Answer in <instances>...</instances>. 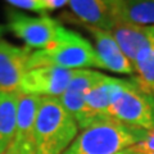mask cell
Instances as JSON below:
<instances>
[{
    "instance_id": "21",
    "label": "cell",
    "mask_w": 154,
    "mask_h": 154,
    "mask_svg": "<svg viewBox=\"0 0 154 154\" xmlns=\"http://www.w3.org/2000/svg\"><path fill=\"white\" fill-rule=\"evenodd\" d=\"M0 35H2V28H0Z\"/></svg>"
},
{
    "instance_id": "2",
    "label": "cell",
    "mask_w": 154,
    "mask_h": 154,
    "mask_svg": "<svg viewBox=\"0 0 154 154\" xmlns=\"http://www.w3.org/2000/svg\"><path fill=\"white\" fill-rule=\"evenodd\" d=\"M146 130L109 121L82 130L63 154H118L134 146Z\"/></svg>"
},
{
    "instance_id": "19",
    "label": "cell",
    "mask_w": 154,
    "mask_h": 154,
    "mask_svg": "<svg viewBox=\"0 0 154 154\" xmlns=\"http://www.w3.org/2000/svg\"><path fill=\"white\" fill-rule=\"evenodd\" d=\"M118 154H132L131 153V149H126V150H123V152H121V153H118Z\"/></svg>"
},
{
    "instance_id": "7",
    "label": "cell",
    "mask_w": 154,
    "mask_h": 154,
    "mask_svg": "<svg viewBox=\"0 0 154 154\" xmlns=\"http://www.w3.org/2000/svg\"><path fill=\"white\" fill-rule=\"evenodd\" d=\"M32 51L0 40V94L21 93V84L28 72Z\"/></svg>"
},
{
    "instance_id": "8",
    "label": "cell",
    "mask_w": 154,
    "mask_h": 154,
    "mask_svg": "<svg viewBox=\"0 0 154 154\" xmlns=\"http://www.w3.org/2000/svg\"><path fill=\"white\" fill-rule=\"evenodd\" d=\"M42 96L19 94L17 123L13 141L8 150L16 154H35L36 117Z\"/></svg>"
},
{
    "instance_id": "3",
    "label": "cell",
    "mask_w": 154,
    "mask_h": 154,
    "mask_svg": "<svg viewBox=\"0 0 154 154\" xmlns=\"http://www.w3.org/2000/svg\"><path fill=\"white\" fill-rule=\"evenodd\" d=\"M109 114L116 122L149 131L154 128V96L143 90L135 79H114Z\"/></svg>"
},
{
    "instance_id": "4",
    "label": "cell",
    "mask_w": 154,
    "mask_h": 154,
    "mask_svg": "<svg viewBox=\"0 0 154 154\" xmlns=\"http://www.w3.org/2000/svg\"><path fill=\"white\" fill-rule=\"evenodd\" d=\"M38 67H57L64 69H86L88 67L103 68L95 48L77 32L68 30L63 41L50 49L31 54L28 71Z\"/></svg>"
},
{
    "instance_id": "13",
    "label": "cell",
    "mask_w": 154,
    "mask_h": 154,
    "mask_svg": "<svg viewBox=\"0 0 154 154\" xmlns=\"http://www.w3.org/2000/svg\"><path fill=\"white\" fill-rule=\"evenodd\" d=\"M110 8L117 25L141 27L154 25V0H112Z\"/></svg>"
},
{
    "instance_id": "5",
    "label": "cell",
    "mask_w": 154,
    "mask_h": 154,
    "mask_svg": "<svg viewBox=\"0 0 154 154\" xmlns=\"http://www.w3.org/2000/svg\"><path fill=\"white\" fill-rule=\"evenodd\" d=\"M8 28L28 49L45 50L64 40L68 30L49 16L31 17L19 12L8 13Z\"/></svg>"
},
{
    "instance_id": "11",
    "label": "cell",
    "mask_w": 154,
    "mask_h": 154,
    "mask_svg": "<svg viewBox=\"0 0 154 154\" xmlns=\"http://www.w3.org/2000/svg\"><path fill=\"white\" fill-rule=\"evenodd\" d=\"M110 2L112 0H71L67 7L86 27L112 31L117 23L112 16Z\"/></svg>"
},
{
    "instance_id": "12",
    "label": "cell",
    "mask_w": 154,
    "mask_h": 154,
    "mask_svg": "<svg viewBox=\"0 0 154 154\" xmlns=\"http://www.w3.org/2000/svg\"><path fill=\"white\" fill-rule=\"evenodd\" d=\"M104 77L105 75L96 71L77 69L75 77L72 79L64 94L59 98L64 109L75 119L79 118L81 110H82L85 96L88 94V91L93 89L96 84H99Z\"/></svg>"
},
{
    "instance_id": "18",
    "label": "cell",
    "mask_w": 154,
    "mask_h": 154,
    "mask_svg": "<svg viewBox=\"0 0 154 154\" xmlns=\"http://www.w3.org/2000/svg\"><path fill=\"white\" fill-rule=\"evenodd\" d=\"M130 149L132 154H154V128L149 130L145 136Z\"/></svg>"
},
{
    "instance_id": "9",
    "label": "cell",
    "mask_w": 154,
    "mask_h": 154,
    "mask_svg": "<svg viewBox=\"0 0 154 154\" xmlns=\"http://www.w3.org/2000/svg\"><path fill=\"white\" fill-rule=\"evenodd\" d=\"M114 82V77L105 76L104 79L96 84L93 89L88 91L85 96L82 110L76 119L80 128H88L94 125L113 121L109 114V102L110 90Z\"/></svg>"
},
{
    "instance_id": "15",
    "label": "cell",
    "mask_w": 154,
    "mask_h": 154,
    "mask_svg": "<svg viewBox=\"0 0 154 154\" xmlns=\"http://www.w3.org/2000/svg\"><path fill=\"white\" fill-rule=\"evenodd\" d=\"M19 94H0V154L5 153L13 141Z\"/></svg>"
},
{
    "instance_id": "6",
    "label": "cell",
    "mask_w": 154,
    "mask_h": 154,
    "mask_svg": "<svg viewBox=\"0 0 154 154\" xmlns=\"http://www.w3.org/2000/svg\"><path fill=\"white\" fill-rule=\"evenodd\" d=\"M77 69L38 67L30 69L21 84V94L42 98H60L75 77Z\"/></svg>"
},
{
    "instance_id": "10",
    "label": "cell",
    "mask_w": 154,
    "mask_h": 154,
    "mask_svg": "<svg viewBox=\"0 0 154 154\" xmlns=\"http://www.w3.org/2000/svg\"><path fill=\"white\" fill-rule=\"evenodd\" d=\"M95 40V51L102 67L114 73L132 75L135 73L134 63L123 54L110 31L88 27Z\"/></svg>"
},
{
    "instance_id": "17",
    "label": "cell",
    "mask_w": 154,
    "mask_h": 154,
    "mask_svg": "<svg viewBox=\"0 0 154 154\" xmlns=\"http://www.w3.org/2000/svg\"><path fill=\"white\" fill-rule=\"evenodd\" d=\"M7 4L19 9H26V11L38 13L41 16H46L49 13L45 0H9V2H7Z\"/></svg>"
},
{
    "instance_id": "20",
    "label": "cell",
    "mask_w": 154,
    "mask_h": 154,
    "mask_svg": "<svg viewBox=\"0 0 154 154\" xmlns=\"http://www.w3.org/2000/svg\"><path fill=\"white\" fill-rule=\"evenodd\" d=\"M4 154H16V153H13V152H9V150H7V152L4 153Z\"/></svg>"
},
{
    "instance_id": "16",
    "label": "cell",
    "mask_w": 154,
    "mask_h": 154,
    "mask_svg": "<svg viewBox=\"0 0 154 154\" xmlns=\"http://www.w3.org/2000/svg\"><path fill=\"white\" fill-rule=\"evenodd\" d=\"M136 82L143 90L154 96V41L148 42L137 51L134 60Z\"/></svg>"
},
{
    "instance_id": "14",
    "label": "cell",
    "mask_w": 154,
    "mask_h": 154,
    "mask_svg": "<svg viewBox=\"0 0 154 154\" xmlns=\"http://www.w3.org/2000/svg\"><path fill=\"white\" fill-rule=\"evenodd\" d=\"M110 33L116 38L123 54L134 63L137 51L148 42L154 41V26H126L117 25Z\"/></svg>"
},
{
    "instance_id": "1",
    "label": "cell",
    "mask_w": 154,
    "mask_h": 154,
    "mask_svg": "<svg viewBox=\"0 0 154 154\" xmlns=\"http://www.w3.org/2000/svg\"><path fill=\"white\" fill-rule=\"evenodd\" d=\"M79 128L59 98H42L36 117L35 154H63L77 137Z\"/></svg>"
}]
</instances>
